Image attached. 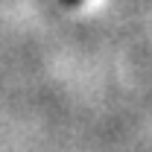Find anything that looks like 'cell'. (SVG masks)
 Here are the masks:
<instances>
[{
  "mask_svg": "<svg viewBox=\"0 0 152 152\" xmlns=\"http://www.w3.org/2000/svg\"><path fill=\"white\" fill-rule=\"evenodd\" d=\"M61 3H64V6H79L82 0H61Z\"/></svg>",
  "mask_w": 152,
  "mask_h": 152,
  "instance_id": "cell-1",
  "label": "cell"
}]
</instances>
